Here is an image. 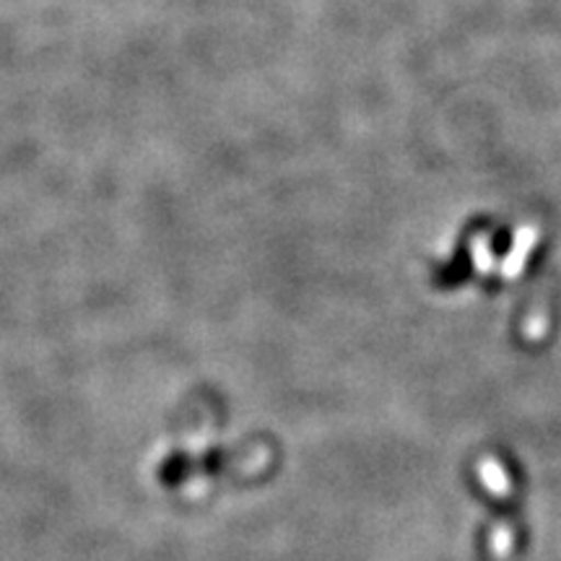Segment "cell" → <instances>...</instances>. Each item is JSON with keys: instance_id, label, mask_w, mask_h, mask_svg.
<instances>
[{"instance_id": "obj_1", "label": "cell", "mask_w": 561, "mask_h": 561, "mask_svg": "<svg viewBox=\"0 0 561 561\" xmlns=\"http://www.w3.org/2000/svg\"><path fill=\"white\" fill-rule=\"evenodd\" d=\"M481 473H483V483H486V486H491L494 491H507L510 486H507V476H504V471H502V466H496L494 460H486L481 466Z\"/></svg>"}]
</instances>
